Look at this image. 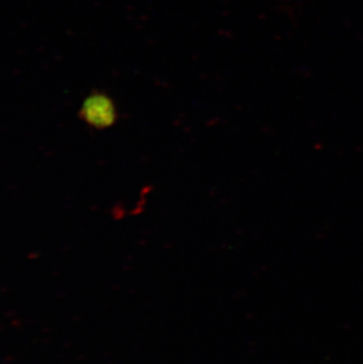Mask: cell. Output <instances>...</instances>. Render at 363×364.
I'll return each mask as SVG.
<instances>
[{
    "label": "cell",
    "instance_id": "cell-1",
    "mask_svg": "<svg viewBox=\"0 0 363 364\" xmlns=\"http://www.w3.org/2000/svg\"><path fill=\"white\" fill-rule=\"evenodd\" d=\"M79 118L93 129L105 130L118 121V110L107 93L93 91L83 102Z\"/></svg>",
    "mask_w": 363,
    "mask_h": 364
}]
</instances>
